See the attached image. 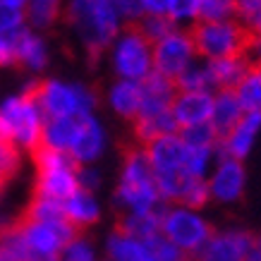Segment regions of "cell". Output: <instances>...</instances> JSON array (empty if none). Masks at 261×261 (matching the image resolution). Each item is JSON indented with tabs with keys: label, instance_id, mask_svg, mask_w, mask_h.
I'll return each mask as SVG.
<instances>
[{
	"label": "cell",
	"instance_id": "obj_1",
	"mask_svg": "<svg viewBox=\"0 0 261 261\" xmlns=\"http://www.w3.org/2000/svg\"><path fill=\"white\" fill-rule=\"evenodd\" d=\"M63 17L77 34L91 63L111 50L113 41L125 27L115 0H65Z\"/></svg>",
	"mask_w": 261,
	"mask_h": 261
},
{
	"label": "cell",
	"instance_id": "obj_2",
	"mask_svg": "<svg viewBox=\"0 0 261 261\" xmlns=\"http://www.w3.org/2000/svg\"><path fill=\"white\" fill-rule=\"evenodd\" d=\"M34 96L43 118H70V115H94L98 94L84 84H70L60 80H36L24 87Z\"/></svg>",
	"mask_w": 261,
	"mask_h": 261
},
{
	"label": "cell",
	"instance_id": "obj_3",
	"mask_svg": "<svg viewBox=\"0 0 261 261\" xmlns=\"http://www.w3.org/2000/svg\"><path fill=\"white\" fill-rule=\"evenodd\" d=\"M34 168H36V182H34V197L53 199L63 204L80 190V163L72 161L70 153L48 149L41 144L32 153Z\"/></svg>",
	"mask_w": 261,
	"mask_h": 261
},
{
	"label": "cell",
	"instance_id": "obj_4",
	"mask_svg": "<svg viewBox=\"0 0 261 261\" xmlns=\"http://www.w3.org/2000/svg\"><path fill=\"white\" fill-rule=\"evenodd\" d=\"M108 56H111V67L118 80L142 84L153 72V43L135 24L122 27L118 39L113 41Z\"/></svg>",
	"mask_w": 261,
	"mask_h": 261
},
{
	"label": "cell",
	"instance_id": "obj_5",
	"mask_svg": "<svg viewBox=\"0 0 261 261\" xmlns=\"http://www.w3.org/2000/svg\"><path fill=\"white\" fill-rule=\"evenodd\" d=\"M192 39L197 56L201 60H223V58H235L247 56L249 50V32L238 22V19H228V22H199L192 27Z\"/></svg>",
	"mask_w": 261,
	"mask_h": 261
},
{
	"label": "cell",
	"instance_id": "obj_6",
	"mask_svg": "<svg viewBox=\"0 0 261 261\" xmlns=\"http://www.w3.org/2000/svg\"><path fill=\"white\" fill-rule=\"evenodd\" d=\"M161 235L170 240L175 247H180L182 252L197 256L214 235V225L197 208L168 204L161 218Z\"/></svg>",
	"mask_w": 261,
	"mask_h": 261
},
{
	"label": "cell",
	"instance_id": "obj_7",
	"mask_svg": "<svg viewBox=\"0 0 261 261\" xmlns=\"http://www.w3.org/2000/svg\"><path fill=\"white\" fill-rule=\"evenodd\" d=\"M0 118L8 122L12 129V139H15L17 149H24L34 153L43 144V113L36 106L32 94L22 91L19 96H10L0 103Z\"/></svg>",
	"mask_w": 261,
	"mask_h": 261
},
{
	"label": "cell",
	"instance_id": "obj_8",
	"mask_svg": "<svg viewBox=\"0 0 261 261\" xmlns=\"http://www.w3.org/2000/svg\"><path fill=\"white\" fill-rule=\"evenodd\" d=\"M194 60H199V56L190 29H175L166 39L153 43V72H159L168 80L177 82V77Z\"/></svg>",
	"mask_w": 261,
	"mask_h": 261
},
{
	"label": "cell",
	"instance_id": "obj_9",
	"mask_svg": "<svg viewBox=\"0 0 261 261\" xmlns=\"http://www.w3.org/2000/svg\"><path fill=\"white\" fill-rule=\"evenodd\" d=\"M211 201L223 206L238 204L247 190V168L245 161H235L228 156H218L216 166L206 177Z\"/></svg>",
	"mask_w": 261,
	"mask_h": 261
},
{
	"label": "cell",
	"instance_id": "obj_10",
	"mask_svg": "<svg viewBox=\"0 0 261 261\" xmlns=\"http://www.w3.org/2000/svg\"><path fill=\"white\" fill-rule=\"evenodd\" d=\"M256 235L245 228L214 230L211 240L194 256V261H247L254 252Z\"/></svg>",
	"mask_w": 261,
	"mask_h": 261
},
{
	"label": "cell",
	"instance_id": "obj_11",
	"mask_svg": "<svg viewBox=\"0 0 261 261\" xmlns=\"http://www.w3.org/2000/svg\"><path fill=\"white\" fill-rule=\"evenodd\" d=\"M261 135V115L245 113V118L218 142V156H228L235 161H245L254 151V144Z\"/></svg>",
	"mask_w": 261,
	"mask_h": 261
},
{
	"label": "cell",
	"instance_id": "obj_12",
	"mask_svg": "<svg viewBox=\"0 0 261 261\" xmlns=\"http://www.w3.org/2000/svg\"><path fill=\"white\" fill-rule=\"evenodd\" d=\"M106 146H108V137H106V129L98 122V118L96 115H84L80 135H77V139H74L70 149L72 161L80 163V166H94L103 156Z\"/></svg>",
	"mask_w": 261,
	"mask_h": 261
},
{
	"label": "cell",
	"instance_id": "obj_13",
	"mask_svg": "<svg viewBox=\"0 0 261 261\" xmlns=\"http://www.w3.org/2000/svg\"><path fill=\"white\" fill-rule=\"evenodd\" d=\"M173 115L180 129L211 122L214 94L211 91H177L173 98Z\"/></svg>",
	"mask_w": 261,
	"mask_h": 261
},
{
	"label": "cell",
	"instance_id": "obj_14",
	"mask_svg": "<svg viewBox=\"0 0 261 261\" xmlns=\"http://www.w3.org/2000/svg\"><path fill=\"white\" fill-rule=\"evenodd\" d=\"M146 153H149V161L156 173H170V170H180L185 168V161H187V144L182 142L180 132L168 137H161V139H153L151 144L144 146Z\"/></svg>",
	"mask_w": 261,
	"mask_h": 261
},
{
	"label": "cell",
	"instance_id": "obj_15",
	"mask_svg": "<svg viewBox=\"0 0 261 261\" xmlns=\"http://www.w3.org/2000/svg\"><path fill=\"white\" fill-rule=\"evenodd\" d=\"M108 108H111L120 120L135 122L142 111V84L139 82H127V80H115L108 87L106 94Z\"/></svg>",
	"mask_w": 261,
	"mask_h": 261
},
{
	"label": "cell",
	"instance_id": "obj_16",
	"mask_svg": "<svg viewBox=\"0 0 261 261\" xmlns=\"http://www.w3.org/2000/svg\"><path fill=\"white\" fill-rule=\"evenodd\" d=\"M175 94H177V87L173 80H168L159 72H151L142 82V111H139V115L170 111Z\"/></svg>",
	"mask_w": 261,
	"mask_h": 261
},
{
	"label": "cell",
	"instance_id": "obj_17",
	"mask_svg": "<svg viewBox=\"0 0 261 261\" xmlns=\"http://www.w3.org/2000/svg\"><path fill=\"white\" fill-rule=\"evenodd\" d=\"M175 132H180V127L175 122L173 108H170V111H161V113H151V115H139V118L132 122L135 144H139V146H146V144H151L153 139L175 135Z\"/></svg>",
	"mask_w": 261,
	"mask_h": 261
},
{
	"label": "cell",
	"instance_id": "obj_18",
	"mask_svg": "<svg viewBox=\"0 0 261 261\" xmlns=\"http://www.w3.org/2000/svg\"><path fill=\"white\" fill-rule=\"evenodd\" d=\"M106 259L108 261H156L149 242L127 235L122 230H113L106 240Z\"/></svg>",
	"mask_w": 261,
	"mask_h": 261
},
{
	"label": "cell",
	"instance_id": "obj_19",
	"mask_svg": "<svg viewBox=\"0 0 261 261\" xmlns=\"http://www.w3.org/2000/svg\"><path fill=\"white\" fill-rule=\"evenodd\" d=\"M245 118V108L240 103L238 94L232 89H223L214 94V111H211V125L218 132V137L228 135L240 120Z\"/></svg>",
	"mask_w": 261,
	"mask_h": 261
},
{
	"label": "cell",
	"instance_id": "obj_20",
	"mask_svg": "<svg viewBox=\"0 0 261 261\" xmlns=\"http://www.w3.org/2000/svg\"><path fill=\"white\" fill-rule=\"evenodd\" d=\"M82 118L84 115H70V118H48L43 122V146L70 153L72 144L80 135Z\"/></svg>",
	"mask_w": 261,
	"mask_h": 261
},
{
	"label": "cell",
	"instance_id": "obj_21",
	"mask_svg": "<svg viewBox=\"0 0 261 261\" xmlns=\"http://www.w3.org/2000/svg\"><path fill=\"white\" fill-rule=\"evenodd\" d=\"M208 63V60H206ZM252 60L247 56H235V58H223V60H211L208 63V72H211V82H214V91H223V89H238V84L245 80V74L252 67Z\"/></svg>",
	"mask_w": 261,
	"mask_h": 261
},
{
	"label": "cell",
	"instance_id": "obj_22",
	"mask_svg": "<svg viewBox=\"0 0 261 261\" xmlns=\"http://www.w3.org/2000/svg\"><path fill=\"white\" fill-rule=\"evenodd\" d=\"M63 208H65L67 221L77 230L91 228V225L98 223V218H101V206L96 201L94 192H87V190H77L70 199H65Z\"/></svg>",
	"mask_w": 261,
	"mask_h": 261
},
{
	"label": "cell",
	"instance_id": "obj_23",
	"mask_svg": "<svg viewBox=\"0 0 261 261\" xmlns=\"http://www.w3.org/2000/svg\"><path fill=\"white\" fill-rule=\"evenodd\" d=\"M17 65L24 70L41 72L48 65V46L36 32L24 27L17 41Z\"/></svg>",
	"mask_w": 261,
	"mask_h": 261
},
{
	"label": "cell",
	"instance_id": "obj_24",
	"mask_svg": "<svg viewBox=\"0 0 261 261\" xmlns=\"http://www.w3.org/2000/svg\"><path fill=\"white\" fill-rule=\"evenodd\" d=\"M168 206V204H166ZM161 206L156 211H149V214H125L118 216V225L115 228L132 235V238L142 240V242H151L161 235V218H163V208Z\"/></svg>",
	"mask_w": 261,
	"mask_h": 261
},
{
	"label": "cell",
	"instance_id": "obj_25",
	"mask_svg": "<svg viewBox=\"0 0 261 261\" xmlns=\"http://www.w3.org/2000/svg\"><path fill=\"white\" fill-rule=\"evenodd\" d=\"M65 0H27L24 17L32 32H46L63 17Z\"/></svg>",
	"mask_w": 261,
	"mask_h": 261
},
{
	"label": "cell",
	"instance_id": "obj_26",
	"mask_svg": "<svg viewBox=\"0 0 261 261\" xmlns=\"http://www.w3.org/2000/svg\"><path fill=\"white\" fill-rule=\"evenodd\" d=\"M240 103L245 113H254V115H261V67L259 65H252L249 72L245 74V80L238 84L235 89Z\"/></svg>",
	"mask_w": 261,
	"mask_h": 261
},
{
	"label": "cell",
	"instance_id": "obj_27",
	"mask_svg": "<svg viewBox=\"0 0 261 261\" xmlns=\"http://www.w3.org/2000/svg\"><path fill=\"white\" fill-rule=\"evenodd\" d=\"M177 91H214V82H211V72H208V63L206 60H194V63L182 72L177 82H175Z\"/></svg>",
	"mask_w": 261,
	"mask_h": 261
},
{
	"label": "cell",
	"instance_id": "obj_28",
	"mask_svg": "<svg viewBox=\"0 0 261 261\" xmlns=\"http://www.w3.org/2000/svg\"><path fill=\"white\" fill-rule=\"evenodd\" d=\"M238 19V0H199V22Z\"/></svg>",
	"mask_w": 261,
	"mask_h": 261
},
{
	"label": "cell",
	"instance_id": "obj_29",
	"mask_svg": "<svg viewBox=\"0 0 261 261\" xmlns=\"http://www.w3.org/2000/svg\"><path fill=\"white\" fill-rule=\"evenodd\" d=\"M166 17L177 29H192L199 24V0H170Z\"/></svg>",
	"mask_w": 261,
	"mask_h": 261
},
{
	"label": "cell",
	"instance_id": "obj_30",
	"mask_svg": "<svg viewBox=\"0 0 261 261\" xmlns=\"http://www.w3.org/2000/svg\"><path fill=\"white\" fill-rule=\"evenodd\" d=\"M218 161V149H192L187 146V161H185V170L192 175V177H199V180H206L211 168L216 166Z\"/></svg>",
	"mask_w": 261,
	"mask_h": 261
},
{
	"label": "cell",
	"instance_id": "obj_31",
	"mask_svg": "<svg viewBox=\"0 0 261 261\" xmlns=\"http://www.w3.org/2000/svg\"><path fill=\"white\" fill-rule=\"evenodd\" d=\"M182 142L192 146V149H218V142L221 137L214 129L211 122H204V125H194V127H185L180 129Z\"/></svg>",
	"mask_w": 261,
	"mask_h": 261
},
{
	"label": "cell",
	"instance_id": "obj_32",
	"mask_svg": "<svg viewBox=\"0 0 261 261\" xmlns=\"http://www.w3.org/2000/svg\"><path fill=\"white\" fill-rule=\"evenodd\" d=\"M137 29L151 41V43H159L161 39H166L170 32H175L177 27H175L166 15H146L139 24H135Z\"/></svg>",
	"mask_w": 261,
	"mask_h": 261
},
{
	"label": "cell",
	"instance_id": "obj_33",
	"mask_svg": "<svg viewBox=\"0 0 261 261\" xmlns=\"http://www.w3.org/2000/svg\"><path fill=\"white\" fill-rule=\"evenodd\" d=\"M238 22L249 36H261V0H238Z\"/></svg>",
	"mask_w": 261,
	"mask_h": 261
},
{
	"label": "cell",
	"instance_id": "obj_34",
	"mask_svg": "<svg viewBox=\"0 0 261 261\" xmlns=\"http://www.w3.org/2000/svg\"><path fill=\"white\" fill-rule=\"evenodd\" d=\"M27 27L24 8L12 0H0V34H10Z\"/></svg>",
	"mask_w": 261,
	"mask_h": 261
},
{
	"label": "cell",
	"instance_id": "obj_35",
	"mask_svg": "<svg viewBox=\"0 0 261 261\" xmlns=\"http://www.w3.org/2000/svg\"><path fill=\"white\" fill-rule=\"evenodd\" d=\"M151 252H153V259L156 261H194V256L187 252H182L180 247H175L170 240H166L163 235H159L156 240L149 242Z\"/></svg>",
	"mask_w": 261,
	"mask_h": 261
},
{
	"label": "cell",
	"instance_id": "obj_36",
	"mask_svg": "<svg viewBox=\"0 0 261 261\" xmlns=\"http://www.w3.org/2000/svg\"><path fill=\"white\" fill-rule=\"evenodd\" d=\"M60 259L63 261H96V249L87 238L80 235V238H74L70 245L65 247V252Z\"/></svg>",
	"mask_w": 261,
	"mask_h": 261
},
{
	"label": "cell",
	"instance_id": "obj_37",
	"mask_svg": "<svg viewBox=\"0 0 261 261\" xmlns=\"http://www.w3.org/2000/svg\"><path fill=\"white\" fill-rule=\"evenodd\" d=\"M22 29L10 34H0V67H15L17 65V41H19Z\"/></svg>",
	"mask_w": 261,
	"mask_h": 261
},
{
	"label": "cell",
	"instance_id": "obj_38",
	"mask_svg": "<svg viewBox=\"0 0 261 261\" xmlns=\"http://www.w3.org/2000/svg\"><path fill=\"white\" fill-rule=\"evenodd\" d=\"M120 12L122 24H139L146 17V8H144V0H115Z\"/></svg>",
	"mask_w": 261,
	"mask_h": 261
},
{
	"label": "cell",
	"instance_id": "obj_39",
	"mask_svg": "<svg viewBox=\"0 0 261 261\" xmlns=\"http://www.w3.org/2000/svg\"><path fill=\"white\" fill-rule=\"evenodd\" d=\"M101 185V173L94 166H82L80 168V190L94 192Z\"/></svg>",
	"mask_w": 261,
	"mask_h": 261
},
{
	"label": "cell",
	"instance_id": "obj_40",
	"mask_svg": "<svg viewBox=\"0 0 261 261\" xmlns=\"http://www.w3.org/2000/svg\"><path fill=\"white\" fill-rule=\"evenodd\" d=\"M168 3H170V0H144L146 15H166V12H168Z\"/></svg>",
	"mask_w": 261,
	"mask_h": 261
},
{
	"label": "cell",
	"instance_id": "obj_41",
	"mask_svg": "<svg viewBox=\"0 0 261 261\" xmlns=\"http://www.w3.org/2000/svg\"><path fill=\"white\" fill-rule=\"evenodd\" d=\"M0 144H15V139H12V129H10L8 122H5L3 118H0Z\"/></svg>",
	"mask_w": 261,
	"mask_h": 261
},
{
	"label": "cell",
	"instance_id": "obj_42",
	"mask_svg": "<svg viewBox=\"0 0 261 261\" xmlns=\"http://www.w3.org/2000/svg\"><path fill=\"white\" fill-rule=\"evenodd\" d=\"M247 261H261V254L256 252V249H254V252H252V256H249V259H247Z\"/></svg>",
	"mask_w": 261,
	"mask_h": 261
},
{
	"label": "cell",
	"instance_id": "obj_43",
	"mask_svg": "<svg viewBox=\"0 0 261 261\" xmlns=\"http://www.w3.org/2000/svg\"><path fill=\"white\" fill-rule=\"evenodd\" d=\"M254 249L261 254V235H256V245H254Z\"/></svg>",
	"mask_w": 261,
	"mask_h": 261
},
{
	"label": "cell",
	"instance_id": "obj_44",
	"mask_svg": "<svg viewBox=\"0 0 261 261\" xmlns=\"http://www.w3.org/2000/svg\"><path fill=\"white\" fill-rule=\"evenodd\" d=\"M12 3H17V5H22V8L27 5V0H12Z\"/></svg>",
	"mask_w": 261,
	"mask_h": 261
},
{
	"label": "cell",
	"instance_id": "obj_45",
	"mask_svg": "<svg viewBox=\"0 0 261 261\" xmlns=\"http://www.w3.org/2000/svg\"><path fill=\"white\" fill-rule=\"evenodd\" d=\"M259 67H261V63H259Z\"/></svg>",
	"mask_w": 261,
	"mask_h": 261
}]
</instances>
